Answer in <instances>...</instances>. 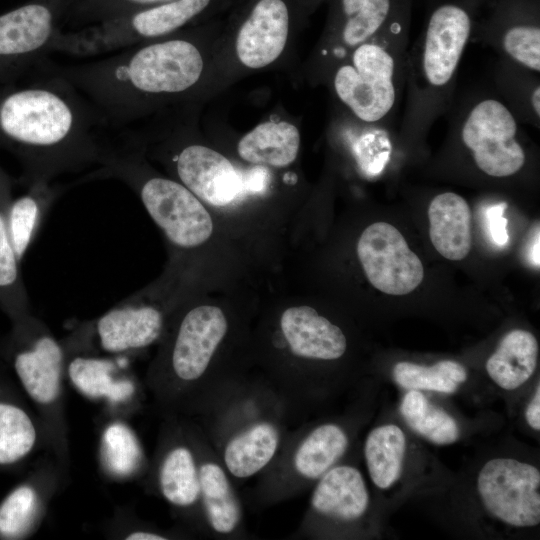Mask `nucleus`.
<instances>
[{"instance_id": "1", "label": "nucleus", "mask_w": 540, "mask_h": 540, "mask_svg": "<svg viewBox=\"0 0 540 540\" xmlns=\"http://www.w3.org/2000/svg\"><path fill=\"white\" fill-rule=\"evenodd\" d=\"M222 17L78 64L49 57L41 69L62 76L96 108L107 127L124 128L206 102Z\"/></svg>"}, {"instance_id": "2", "label": "nucleus", "mask_w": 540, "mask_h": 540, "mask_svg": "<svg viewBox=\"0 0 540 540\" xmlns=\"http://www.w3.org/2000/svg\"><path fill=\"white\" fill-rule=\"evenodd\" d=\"M107 127L91 102L60 75L40 71L0 84V146L22 160L29 185L98 166Z\"/></svg>"}, {"instance_id": "3", "label": "nucleus", "mask_w": 540, "mask_h": 540, "mask_svg": "<svg viewBox=\"0 0 540 540\" xmlns=\"http://www.w3.org/2000/svg\"><path fill=\"white\" fill-rule=\"evenodd\" d=\"M234 324L217 305L187 308L155 362L151 385L168 410L202 416L249 364L232 356Z\"/></svg>"}, {"instance_id": "4", "label": "nucleus", "mask_w": 540, "mask_h": 540, "mask_svg": "<svg viewBox=\"0 0 540 540\" xmlns=\"http://www.w3.org/2000/svg\"><path fill=\"white\" fill-rule=\"evenodd\" d=\"M484 0H431L423 27L408 48L400 140L424 141L455 100L458 71Z\"/></svg>"}, {"instance_id": "5", "label": "nucleus", "mask_w": 540, "mask_h": 540, "mask_svg": "<svg viewBox=\"0 0 540 540\" xmlns=\"http://www.w3.org/2000/svg\"><path fill=\"white\" fill-rule=\"evenodd\" d=\"M208 442L234 481L261 474L292 425L285 403L259 373L248 371L200 416Z\"/></svg>"}, {"instance_id": "6", "label": "nucleus", "mask_w": 540, "mask_h": 540, "mask_svg": "<svg viewBox=\"0 0 540 540\" xmlns=\"http://www.w3.org/2000/svg\"><path fill=\"white\" fill-rule=\"evenodd\" d=\"M225 19L214 53L207 99L292 57L309 17L298 0H239Z\"/></svg>"}, {"instance_id": "7", "label": "nucleus", "mask_w": 540, "mask_h": 540, "mask_svg": "<svg viewBox=\"0 0 540 540\" xmlns=\"http://www.w3.org/2000/svg\"><path fill=\"white\" fill-rule=\"evenodd\" d=\"M412 15L354 48L324 85L338 110L357 122L390 128L405 91Z\"/></svg>"}, {"instance_id": "8", "label": "nucleus", "mask_w": 540, "mask_h": 540, "mask_svg": "<svg viewBox=\"0 0 540 540\" xmlns=\"http://www.w3.org/2000/svg\"><path fill=\"white\" fill-rule=\"evenodd\" d=\"M238 1L169 0L102 23L61 29L52 41L51 52L76 57L113 53L219 18Z\"/></svg>"}, {"instance_id": "9", "label": "nucleus", "mask_w": 540, "mask_h": 540, "mask_svg": "<svg viewBox=\"0 0 540 540\" xmlns=\"http://www.w3.org/2000/svg\"><path fill=\"white\" fill-rule=\"evenodd\" d=\"M349 445L348 430L336 421L290 429L273 462L257 476L250 504L261 509L295 498L339 464Z\"/></svg>"}, {"instance_id": "10", "label": "nucleus", "mask_w": 540, "mask_h": 540, "mask_svg": "<svg viewBox=\"0 0 540 540\" xmlns=\"http://www.w3.org/2000/svg\"><path fill=\"white\" fill-rule=\"evenodd\" d=\"M450 111L451 135L480 172L502 179L523 169L527 153L521 123L500 98L484 91L469 92L453 102Z\"/></svg>"}, {"instance_id": "11", "label": "nucleus", "mask_w": 540, "mask_h": 540, "mask_svg": "<svg viewBox=\"0 0 540 540\" xmlns=\"http://www.w3.org/2000/svg\"><path fill=\"white\" fill-rule=\"evenodd\" d=\"M327 15L319 39L302 66L313 87L324 86L354 48L376 37L398 20L412 15L414 0H326Z\"/></svg>"}, {"instance_id": "12", "label": "nucleus", "mask_w": 540, "mask_h": 540, "mask_svg": "<svg viewBox=\"0 0 540 540\" xmlns=\"http://www.w3.org/2000/svg\"><path fill=\"white\" fill-rule=\"evenodd\" d=\"M68 0H30L0 14V84L37 74L63 29Z\"/></svg>"}, {"instance_id": "13", "label": "nucleus", "mask_w": 540, "mask_h": 540, "mask_svg": "<svg viewBox=\"0 0 540 540\" xmlns=\"http://www.w3.org/2000/svg\"><path fill=\"white\" fill-rule=\"evenodd\" d=\"M472 38L525 69L540 72V0H484Z\"/></svg>"}, {"instance_id": "14", "label": "nucleus", "mask_w": 540, "mask_h": 540, "mask_svg": "<svg viewBox=\"0 0 540 540\" xmlns=\"http://www.w3.org/2000/svg\"><path fill=\"white\" fill-rule=\"evenodd\" d=\"M477 490L486 511L514 527L540 522V472L513 458L487 461L477 476Z\"/></svg>"}, {"instance_id": "15", "label": "nucleus", "mask_w": 540, "mask_h": 540, "mask_svg": "<svg viewBox=\"0 0 540 540\" xmlns=\"http://www.w3.org/2000/svg\"><path fill=\"white\" fill-rule=\"evenodd\" d=\"M357 254L368 281L386 294H408L423 280L421 260L389 223L369 225L358 240Z\"/></svg>"}, {"instance_id": "16", "label": "nucleus", "mask_w": 540, "mask_h": 540, "mask_svg": "<svg viewBox=\"0 0 540 540\" xmlns=\"http://www.w3.org/2000/svg\"><path fill=\"white\" fill-rule=\"evenodd\" d=\"M370 498L362 473L337 464L314 485L308 509L293 537L318 534L323 527H349L367 513Z\"/></svg>"}, {"instance_id": "17", "label": "nucleus", "mask_w": 540, "mask_h": 540, "mask_svg": "<svg viewBox=\"0 0 540 540\" xmlns=\"http://www.w3.org/2000/svg\"><path fill=\"white\" fill-rule=\"evenodd\" d=\"M200 507L205 532L219 539L245 538L243 504L234 480L208 442L200 437Z\"/></svg>"}, {"instance_id": "18", "label": "nucleus", "mask_w": 540, "mask_h": 540, "mask_svg": "<svg viewBox=\"0 0 540 540\" xmlns=\"http://www.w3.org/2000/svg\"><path fill=\"white\" fill-rule=\"evenodd\" d=\"M202 429L194 425L187 435L171 443L162 454L157 471L158 489L172 506L190 511L205 531L200 507V437Z\"/></svg>"}, {"instance_id": "19", "label": "nucleus", "mask_w": 540, "mask_h": 540, "mask_svg": "<svg viewBox=\"0 0 540 540\" xmlns=\"http://www.w3.org/2000/svg\"><path fill=\"white\" fill-rule=\"evenodd\" d=\"M165 328L162 309L134 295L104 313L96 322L101 347L111 353L141 350L160 339Z\"/></svg>"}, {"instance_id": "20", "label": "nucleus", "mask_w": 540, "mask_h": 540, "mask_svg": "<svg viewBox=\"0 0 540 540\" xmlns=\"http://www.w3.org/2000/svg\"><path fill=\"white\" fill-rule=\"evenodd\" d=\"M301 142V131L294 121L273 115L239 137L236 153L247 165L284 169L296 161Z\"/></svg>"}, {"instance_id": "21", "label": "nucleus", "mask_w": 540, "mask_h": 540, "mask_svg": "<svg viewBox=\"0 0 540 540\" xmlns=\"http://www.w3.org/2000/svg\"><path fill=\"white\" fill-rule=\"evenodd\" d=\"M64 352L48 333H42L30 349L15 358V370L29 396L39 404H50L61 389Z\"/></svg>"}, {"instance_id": "22", "label": "nucleus", "mask_w": 540, "mask_h": 540, "mask_svg": "<svg viewBox=\"0 0 540 540\" xmlns=\"http://www.w3.org/2000/svg\"><path fill=\"white\" fill-rule=\"evenodd\" d=\"M430 240L440 255L452 261L464 259L472 245L471 210L466 200L454 193L435 196L428 208Z\"/></svg>"}, {"instance_id": "23", "label": "nucleus", "mask_w": 540, "mask_h": 540, "mask_svg": "<svg viewBox=\"0 0 540 540\" xmlns=\"http://www.w3.org/2000/svg\"><path fill=\"white\" fill-rule=\"evenodd\" d=\"M538 351V342L532 333L514 329L501 339L487 359L486 371L500 388L515 390L534 373Z\"/></svg>"}, {"instance_id": "24", "label": "nucleus", "mask_w": 540, "mask_h": 540, "mask_svg": "<svg viewBox=\"0 0 540 540\" xmlns=\"http://www.w3.org/2000/svg\"><path fill=\"white\" fill-rule=\"evenodd\" d=\"M493 79L503 102L521 124L540 127L539 74L506 59L499 58L493 69Z\"/></svg>"}, {"instance_id": "25", "label": "nucleus", "mask_w": 540, "mask_h": 540, "mask_svg": "<svg viewBox=\"0 0 540 540\" xmlns=\"http://www.w3.org/2000/svg\"><path fill=\"white\" fill-rule=\"evenodd\" d=\"M406 446V436L397 425H381L369 432L364 443V458L376 487L388 489L399 480Z\"/></svg>"}, {"instance_id": "26", "label": "nucleus", "mask_w": 540, "mask_h": 540, "mask_svg": "<svg viewBox=\"0 0 540 540\" xmlns=\"http://www.w3.org/2000/svg\"><path fill=\"white\" fill-rule=\"evenodd\" d=\"M29 186V192L10 205L7 219L10 240L18 260L25 254L60 191L52 182Z\"/></svg>"}, {"instance_id": "27", "label": "nucleus", "mask_w": 540, "mask_h": 540, "mask_svg": "<svg viewBox=\"0 0 540 540\" xmlns=\"http://www.w3.org/2000/svg\"><path fill=\"white\" fill-rule=\"evenodd\" d=\"M115 368L114 362L108 359L76 356L69 363L68 374L76 389L85 396L119 403L132 397L135 386L128 379H114Z\"/></svg>"}, {"instance_id": "28", "label": "nucleus", "mask_w": 540, "mask_h": 540, "mask_svg": "<svg viewBox=\"0 0 540 540\" xmlns=\"http://www.w3.org/2000/svg\"><path fill=\"white\" fill-rule=\"evenodd\" d=\"M332 119L352 136V152L360 170L369 176L379 175L392 154L389 128L362 124L338 110Z\"/></svg>"}, {"instance_id": "29", "label": "nucleus", "mask_w": 540, "mask_h": 540, "mask_svg": "<svg viewBox=\"0 0 540 540\" xmlns=\"http://www.w3.org/2000/svg\"><path fill=\"white\" fill-rule=\"evenodd\" d=\"M400 412L413 431L432 443L447 445L459 437L456 421L444 410L431 404L419 390H409L404 395Z\"/></svg>"}, {"instance_id": "30", "label": "nucleus", "mask_w": 540, "mask_h": 540, "mask_svg": "<svg viewBox=\"0 0 540 540\" xmlns=\"http://www.w3.org/2000/svg\"><path fill=\"white\" fill-rule=\"evenodd\" d=\"M395 382L407 390H427L452 394L467 379L465 367L453 360H441L432 366L401 361L393 367Z\"/></svg>"}, {"instance_id": "31", "label": "nucleus", "mask_w": 540, "mask_h": 540, "mask_svg": "<svg viewBox=\"0 0 540 540\" xmlns=\"http://www.w3.org/2000/svg\"><path fill=\"white\" fill-rule=\"evenodd\" d=\"M169 0H68L62 25L79 29L116 19Z\"/></svg>"}, {"instance_id": "32", "label": "nucleus", "mask_w": 540, "mask_h": 540, "mask_svg": "<svg viewBox=\"0 0 540 540\" xmlns=\"http://www.w3.org/2000/svg\"><path fill=\"white\" fill-rule=\"evenodd\" d=\"M36 441V430L21 408L0 403V464L14 463L26 456Z\"/></svg>"}, {"instance_id": "33", "label": "nucleus", "mask_w": 540, "mask_h": 540, "mask_svg": "<svg viewBox=\"0 0 540 540\" xmlns=\"http://www.w3.org/2000/svg\"><path fill=\"white\" fill-rule=\"evenodd\" d=\"M102 460L107 470L125 477L140 466L142 451L133 431L123 423H112L105 429L101 440Z\"/></svg>"}, {"instance_id": "34", "label": "nucleus", "mask_w": 540, "mask_h": 540, "mask_svg": "<svg viewBox=\"0 0 540 540\" xmlns=\"http://www.w3.org/2000/svg\"><path fill=\"white\" fill-rule=\"evenodd\" d=\"M38 507V497L30 486L15 489L0 506V535L17 538L33 522Z\"/></svg>"}, {"instance_id": "35", "label": "nucleus", "mask_w": 540, "mask_h": 540, "mask_svg": "<svg viewBox=\"0 0 540 540\" xmlns=\"http://www.w3.org/2000/svg\"><path fill=\"white\" fill-rule=\"evenodd\" d=\"M18 258L14 252L7 220L0 210V289H14L19 284Z\"/></svg>"}, {"instance_id": "36", "label": "nucleus", "mask_w": 540, "mask_h": 540, "mask_svg": "<svg viewBox=\"0 0 540 540\" xmlns=\"http://www.w3.org/2000/svg\"><path fill=\"white\" fill-rule=\"evenodd\" d=\"M506 208L507 203L500 202L490 205L485 213L489 236L493 243L499 247L506 245L509 238L507 233V219L504 217Z\"/></svg>"}, {"instance_id": "37", "label": "nucleus", "mask_w": 540, "mask_h": 540, "mask_svg": "<svg viewBox=\"0 0 540 540\" xmlns=\"http://www.w3.org/2000/svg\"><path fill=\"white\" fill-rule=\"evenodd\" d=\"M528 425L535 431L540 430V386L537 385L535 393L525 411Z\"/></svg>"}, {"instance_id": "38", "label": "nucleus", "mask_w": 540, "mask_h": 540, "mask_svg": "<svg viewBox=\"0 0 540 540\" xmlns=\"http://www.w3.org/2000/svg\"><path fill=\"white\" fill-rule=\"evenodd\" d=\"M127 540H165L168 537L164 534L154 531L139 530L127 535Z\"/></svg>"}, {"instance_id": "39", "label": "nucleus", "mask_w": 540, "mask_h": 540, "mask_svg": "<svg viewBox=\"0 0 540 540\" xmlns=\"http://www.w3.org/2000/svg\"><path fill=\"white\" fill-rule=\"evenodd\" d=\"M539 227L537 228V231L535 233V237L531 243V250L529 251V258L531 263L539 268L540 262H539Z\"/></svg>"}, {"instance_id": "40", "label": "nucleus", "mask_w": 540, "mask_h": 540, "mask_svg": "<svg viewBox=\"0 0 540 540\" xmlns=\"http://www.w3.org/2000/svg\"><path fill=\"white\" fill-rule=\"evenodd\" d=\"M305 14L310 18L326 0H298Z\"/></svg>"}]
</instances>
